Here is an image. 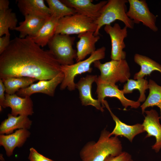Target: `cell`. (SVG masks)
<instances>
[{
  "instance_id": "20",
  "label": "cell",
  "mask_w": 161,
  "mask_h": 161,
  "mask_svg": "<svg viewBox=\"0 0 161 161\" xmlns=\"http://www.w3.org/2000/svg\"><path fill=\"white\" fill-rule=\"evenodd\" d=\"M59 18L51 15L34 35L30 36L34 42L41 47L47 44L55 34Z\"/></svg>"
},
{
  "instance_id": "1",
  "label": "cell",
  "mask_w": 161,
  "mask_h": 161,
  "mask_svg": "<svg viewBox=\"0 0 161 161\" xmlns=\"http://www.w3.org/2000/svg\"><path fill=\"white\" fill-rule=\"evenodd\" d=\"M51 52L44 50L30 36L16 37L0 55V79L26 77L51 79L62 72Z\"/></svg>"
},
{
  "instance_id": "17",
  "label": "cell",
  "mask_w": 161,
  "mask_h": 161,
  "mask_svg": "<svg viewBox=\"0 0 161 161\" xmlns=\"http://www.w3.org/2000/svg\"><path fill=\"white\" fill-rule=\"evenodd\" d=\"M30 134L28 129H23L17 130L8 134H0V145L4 148L7 156L10 157L16 148H20L23 145Z\"/></svg>"
},
{
  "instance_id": "21",
  "label": "cell",
  "mask_w": 161,
  "mask_h": 161,
  "mask_svg": "<svg viewBox=\"0 0 161 161\" xmlns=\"http://www.w3.org/2000/svg\"><path fill=\"white\" fill-rule=\"evenodd\" d=\"M8 117L2 121L0 126V134H8L16 129H30L32 121L28 116L19 115L14 116L8 114Z\"/></svg>"
},
{
  "instance_id": "23",
  "label": "cell",
  "mask_w": 161,
  "mask_h": 161,
  "mask_svg": "<svg viewBox=\"0 0 161 161\" xmlns=\"http://www.w3.org/2000/svg\"><path fill=\"white\" fill-rule=\"evenodd\" d=\"M134 60L140 67V71L134 74V80L143 78L146 75H150L154 71H158L161 73V65L148 57L136 54L134 56Z\"/></svg>"
},
{
  "instance_id": "4",
  "label": "cell",
  "mask_w": 161,
  "mask_h": 161,
  "mask_svg": "<svg viewBox=\"0 0 161 161\" xmlns=\"http://www.w3.org/2000/svg\"><path fill=\"white\" fill-rule=\"evenodd\" d=\"M106 47L103 46L96 50L87 59L70 65H61V69L64 74L63 80L60 86L62 90L67 88L72 91L76 88L74 78L77 75L92 71L91 64L96 61L104 58Z\"/></svg>"
},
{
  "instance_id": "11",
  "label": "cell",
  "mask_w": 161,
  "mask_h": 161,
  "mask_svg": "<svg viewBox=\"0 0 161 161\" xmlns=\"http://www.w3.org/2000/svg\"><path fill=\"white\" fill-rule=\"evenodd\" d=\"M64 76L63 73L61 72L51 79L39 80L25 88L20 89L16 94L22 97H30L33 94L38 93L53 97L56 87L62 83Z\"/></svg>"
},
{
  "instance_id": "8",
  "label": "cell",
  "mask_w": 161,
  "mask_h": 161,
  "mask_svg": "<svg viewBox=\"0 0 161 161\" xmlns=\"http://www.w3.org/2000/svg\"><path fill=\"white\" fill-rule=\"evenodd\" d=\"M129 7L126 14L135 23H142L154 32L158 28L156 25V16L151 13L144 0H129Z\"/></svg>"
},
{
  "instance_id": "9",
  "label": "cell",
  "mask_w": 161,
  "mask_h": 161,
  "mask_svg": "<svg viewBox=\"0 0 161 161\" xmlns=\"http://www.w3.org/2000/svg\"><path fill=\"white\" fill-rule=\"evenodd\" d=\"M95 82L97 84L96 93L97 100L101 103L103 108L105 107L104 104V99L107 97L117 98L124 107V110H126L129 106H130L131 108L137 109L140 106V103L138 101L126 98L122 90L119 89L116 84L104 82L100 80L98 77Z\"/></svg>"
},
{
  "instance_id": "30",
  "label": "cell",
  "mask_w": 161,
  "mask_h": 161,
  "mask_svg": "<svg viewBox=\"0 0 161 161\" xmlns=\"http://www.w3.org/2000/svg\"><path fill=\"white\" fill-rule=\"evenodd\" d=\"M103 161H133L131 156L129 153L123 152L120 154L116 156H109Z\"/></svg>"
},
{
  "instance_id": "31",
  "label": "cell",
  "mask_w": 161,
  "mask_h": 161,
  "mask_svg": "<svg viewBox=\"0 0 161 161\" xmlns=\"http://www.w3.org/2000/svg\"><path fill=\"white\" fill-rule=\"evenodd\" d=\"M9 35L0 37V55L9 46L10 40Z\"/></svg>"
},
{
  "instance_id": "33",
  "label": "cell",
  "mask_w": 161,
  "mask_h": 161,
  "mask_svg": "<svg viewBox=\"0 0 161 161\" xmlns=\"http://www.w3.org/2000/svg\"><path fill=\"white\" fill-rule=\"evenodd\" d=\"M9 2L7 0H0V11L6 10L9 8Z\"/></svg>"
},
{
  "instance_id": "5",
  "label": "cell",
  "mask_w": 161,
  "mask_h": 161,
  "mask_svg": "<svg viewBox=\"0 0 161 161\" xmlns=\"http://www.w3.org/2000/svg\"><path fill=\"white\" fill-rule=\"evenodd\" d=\"M75 37L70 35L55 34L48 42L49 50L61 65L74 64L77 50L73 47Z\"/></svg>"
},
{
  "instance_id": "26",
  "label": "cell",
  "mask_w": 161,
  "mask_h": 161,
  "mask_svg": "<svg viewBox=\"0 0 161 161\" xmlns=\"http://www.w3.org/2000/svg\"><path fill=\"white\" fill-rule=\"evenodd\" d=\"M17 22L16 14L11 9L0 11V37L4 35H10L9 29L14 30Z\"/></svg>"
},
{
  "instance_id": "29",
  "label": "cell",
  "mask_w": 161,
  "mask_h": 161,
  "mask_svg": "<svg viewBox=\"0 0 161 161\" xmlns=\"http://www.w3.org/2000/svg\"><path fill=\"white\" fill-rule=\"evenodd\" d=\"M28 159L30 161H54L40 154L32 147L30 149Z\"/></svg>"
},
{
  "instance_id": "19",
  "label": "cell",
  "mask_w": 161,
  "mask_h": 161,
  "mask_svg": "<svg viewBox=\"0 0 161 161\" xmlns=\"http://www.w3.org/2000/svg\"><path fill=\"white\" fill-rule=\"evenodd\" d=\"M18 7L24 16L34 15L48 19L51 13L43 0H18L16 1Z\"/></svg>"
},
{
  "instance_id": "6",
  "label": "cell",
  "mask_w": 161,
  "mask_h": 161,
  "mask_svg": "<svg viewBox=\"0 0 161 161\" xmlns=\"http://www.w3.org/2000/svg\"><path fill=\"white\" fill-rule=\"evenodd\" d=\"M93 64L100 72L98 78L106 82L112 84L118 82L124 83L127 81L131 76L130 68L125 59L112 60L104 63L98 60Z\"/></svg>"
},
{
  "instance_id": "22",
  "label": "cell",
  "mask_w": 161,
  "mask_h": 161,
  "mask_svg": "<svg viewBox=\"0 0 161 161\" xmlns=\"http://www.w3.org/2000/svg\"><path fill=\"white\" fill-rule=\"evenodd\" d=\"M24 16V20L20 22L19 26L14 30L19 32V37L21 38L34 35L47 19L34 15H27Z\"/></svg>"
},
{
  "instance_id": "13",
  "label": "cell",
  "mask_w": 161,
  "mask_h": 161,
  "mask_svg": "<svg viewBox=\"0 0 161 161\" xmlns=\"http://www.w3.org/2000/svg\"><path fill=\"white\" fill-rule=\"evenodd\" d=\"M97 77L96 75H87L81 78L75 83V87L79 91V98L82 105H91L103 112L104 110L101 103L97 99H94L91 93L92 84L95 82Z\"/></svg>"
},
{
  "instance_id": "10",
  "label": "cell",
  "mask_w": 161,
  "mask_h": 161,
  "mask_svg": "<svg viewBox=\"0 0 161 161\" xmlns=\"http://www.w3.org/2000/svg\"><path fill=\"white\" fill-rule=\"evenodd\" d=\"M127 27L122 28L118 23L112 26L111 25L105 26L104 30L110 36L111 43V58L112 60L125 59L126 53L123 50L126 47L124 40L127 36Z\"/></svg>"
},
{
  "instance_id": "15",
  "label": "cell",
  "mask_w": 161,
  "mask_h": 161,
  "mask_svg": "<svg viewBox=\"0 0 161 161\" xmlns=\"http://www.w3.org/2000/svg\"><path fill=\"white\" fill-rule=\"evenodd\" d=\"M146 114L143 123L145 131L147 134L145 138L151 136L155 137L156 141L152 146V148L156 152H158L161 148V125L159 119L160 117L156 110L151 109L145 111Z\"/></svg>"
},
{
  "instance_id": "27",
  "label": "cell",
  "mask_w": 161,
  "mask_h": 161,
  "mask_svg": "<svg viewBox=\"0 0 161 161\" xmlns=\"http://www.w3.org/2000/svg\"><path fill=\"white\" fill-rule=\"evenodd\" d=\"M148 81L143 78L136 80L129 79L124 85L122 91L125 94L132 93L134 90L137 89L140 95L137 101L140 103L144 102L146 99V90L148 89Z\"/></svg>"
},
{
  "instance_id": "12",
  "label": "cell",
  "mask_w": 161,
  "mask_h": 161,
  "mask_svg": "<svg viewBox=\"0 0 161 161\" xmlns=\"http://www.w3.org/2000/svg\"><path fill=\"white\" fill-rule=\"evenodd\" d=\"M69 7L74 9L77 13L88 17L94 21L99 16L101 10L108 1L94 4L92 0H61Z\"/></svg>"
},
{
  "instance_id": "24",
  "label": "cell",
  "mask_w": 161,
  "mask_h": 161,
  "mask_svg": "<svg viewBox=\"0 0 161 161\" xmlns=\"http://www.w3.org/2000/svg\"><path fill=\"white\" fill-rule=\"evenodd\" d=\"M149 93L143 103L140 106L142 113L143 114L146 109L156 106L160 111V119L161 120V86L154 81L150 79L148 83Z\"/></svg>"
},
{
  "instance_id": "18",
  "label": "cell",
  "mask_w": 161,
  "mask_h": 161,
  "mask_svg": "<svg viewBox=\"0 0 161 161\" xmlns=\"http://www.w3.org/2000/svg\"><path fill=\"white\" fill-rule=\"evenodd\" d=\"M79 40L76 43V62L84 60L87 55L96 50L95 44L100 39L99 35L96 36L92 32H86L79 34Z\"/></svg>"
},
{
  "instance_id": "32",
  "label": "cell",
  "mask_w": 161,
  "mask_h": 161,
  "mask_svg": "<svg viewBox=\"0 0 161 161\" xmlns=\"http://www.w3.org/2000/svg\"><path fill=\"white\" fill-rule=\"evenodd\" d=\"M5 88L2 80L0 79V110H2L5 99Z\"/></svg>"
},
{
  "instance_id": "7",
  "label": "cell",
  "mask_w": 161,
  "mask_h": 161,
  "mask_svg": "<svg viewBox=\"0 0 161 161\" xmlns=\"http://www.w3.org/2000/svg\"><path fill=\"white\" fill-rule=\"evenodd\" d=\"M97 28V25L94 20L76 13L59 19L55 34L78 35L88 31L94 33Z\"/></svg>"
},
{
  "instance_id": "2",
  "label": "cell",
  "mask_w": 161,
  "mask_h": 161,
  "mask_svg": "<svg viewBox=\"0 0 161 161\" xmlns=\"http://www.w3.org/2000/svg\"><path fill=\"white\" fill-rule=\"evenodd\" d=\"M110 133L105 129L97 142L87 143L80 152L81 161H103L109 156H116L121 154V141L117 137L110 136Z\"/></svg>"
},
{
  "instance_id": "25",
  "label": "cell",
  "mask_w": 161,
  "mask_h": 161,
  "mask_svg": "<svg viewBox=\"0 0 161 161\" xmlns=\"http://www.w3.org/2000/svg\"><path fill=\"white\" fill-rule=\"evenodd\" d=\"M5 88V92L9 95L15 94L20 89L25 88L37 80L26 77H11L2 79Z\"/></svg>"
},
{
  "instance_id": "16",
  "label": "cell",
  "mask_w": 161,
  "mask_h": 161,
  "mask_svg": "<svg viewBox=\"0 0 161 161\" xmlns=\"http://www.w3.org/2000/svg\"><path fill=\"white\" fill-rule=\"evenodd\" d=\"M104 104L109 111L115 123L114 128L110 133V136H123L131 142L135 136L145 131L142 124L137 123L133 125H129L123 123L113 113L106 100L104 101Z\"/></svg>"
},
{
  "instance_id": "14",
  "label": "cell",
  "mask_w": 161,
  "mask_h": 161,
  "mask_svg": "<svg viewBox=\"0 0 161 161\" xmlns=\"http://www.w3.org/2000/svg\"><path fill=\"white\" fill-rule=\"evenodd\" d=\"M7 107L11 109V114L14 116H28L34 113L33 102L30 96L22 97L16 94L10 95L6 93L3 108Z\"/></svg>"
},
{
  "instance_id": "3",
  "label": "cell",
  "mask_w": 161,
  "mask_h": 161,
  "mask_svg": "<svg viewBox=\"0 0 161 161\" xmlns=\"http://www.w3.org/2000/svg\"><path fill=\"white\" fill-rule=\"evenodd\" d=\"M127 0H109L103 7L99 16L95 21L97 28L94 35H99V31L103 26L111 25L117 20L122 21L127 28H134V23L127 16Z\"/></svg>"
},
{
  "instance_id": "28",
  "label": "cell",
  "mask_w": 161,
  "mask_h": 161,
  "mask_svg": "<svg viewBox=\"0 0 161 161\" xmlns=\"http://www.w3.org/2000/svg\"><path fill=\"white\" fill-rule=\"evenodd\" d=\"M51 15L59 18L76 13L73 8L68 7L59 0H46Z\"/></svg>"
}]
</instances>
